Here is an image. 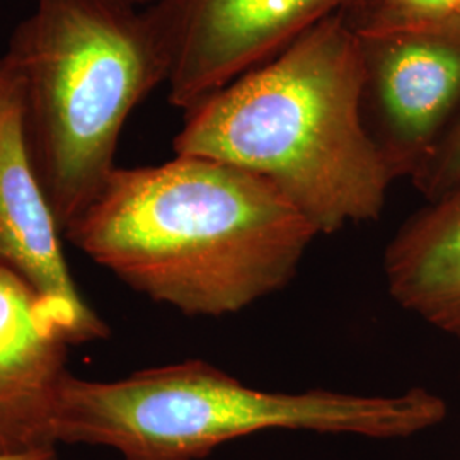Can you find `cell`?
<instances>
[{"label":"cell","mask_w":460,"mask_h":460,"mask_svg":"<svg viewBox=\"0 0 460 460\" xmlns=\"http://www.w3.org/2000/svg\"><path fill=\"white\" fill-rule=\"evenodd\" d=\"M0 460H60V457L57 454V447H45V448L22 452V454L0 456Z\"/></svg>","instance_id":"obj_12"},{"label":"cell","mask_w":460,"mask_h":460,"mask_svg":"<svg viewBox=\"0 0 460 460\" xmlns=\"http://www.w3.org/2000/svg\"><path fill=\"white\" fill-rule=\"evenodd\" d=\"M0 64L57 222L66 229L110 180L123 128L165 84L146 7L115 0H33Z\"/></svg>","instance_id":"obj_3"},{"label":"cell","mask_w":460,"mask_h":460,"mask_svg":"<svg viewBox=\"0 0 460 460\" xmlns=\"http://www.w3.org/2000/svg\"><path fill=\"white\" fill-rule=\"evenodd\" d=\"M321 235L270 182L207 157L116 167L66 232L133 290L191 317L241 313L296 279Z\"/></svg>","instance_id":"obj_1"},{"label":"cell","mask_w":460,"mask_h":460,"mask_svg":"<svg viewBox=\"0 0 460 460\" xmlns=\"http://www.w3.org/2000/svg\"><path fill=\"white\" fill-rule=\"evenodd\" d=\"M445 416L444 399L423 387L395 395L273 393L212 363L186 360L110 382L68 374L55 440L106 447L123 460H201L270 429L395 440L437 427Z\"/></svg>","instance_id":"obj_4"},{"label":"cell","mask_w":460,"mask_h":460,"mask_svg":"<svg viewBox=\"0 0 460 460\" xmlns=\"http://www.w3.org/2000/svg\"><path fill=\"white\" fill-rule=\"evenodd\" d=\"M362 91L360 36L336 14L184 111L174 152L270 182L319 234L372 222L394 178L365 125Z\"/></svg>","instance_id":"obj_2"},{"label":"cell","mask_w":460,"mask_h":460,"mask_svg":"<svg viewBox=\"0 0 460 460\" xmlns=\"http://www.w3.org/2000/svg\"><path fill=\"white\" fill-rule=\"evenodd\" d=\"M341 16L362 38L433 30L460 22V0H355Z\"/></svg>","instance_id":"obj_10"},{"label":"cell","mask_w":460,"mask_h":460,"mask_svg":"<svg viewBox=\"0 0 460 460\" xmlns=\"http://www.w3.org/2000/svg\"><path fill=\"white\" fill-rule=\"evenodd\" d=\"M410 180L427 201L438 199L459 188L460 110Z\"/></svg>","instance_id":"obj_11"},{"label":"cell","mask_w":460,"mask_h":460,"mask_svg":"<svg viewBox=\"0 0 460 460\" xmlns=\"http://www.w3.org/2000/svg\"><path fill=\"white\" fill-rule=\"evenodd\" d=\"M62 235L34 169L16 89L0 64V263L49 304L70 345L104 340L110 328L72 279Z\"/></svg>","instance_id":"obj_7"},{"label":"cell","mask_w":460,"mask_h":460,"mask_svg":"<svg viewBox=\"0 0 460 460\" xmlns=\"http://www.w3.org/2000/svg\"><path fill=\"white\" fill-rule=\"evenodd\" d=\"M115 2H119L123 5H130V7H137V9H144L150 4H154L155 0H115Z\"/></svg>","instance_id":"obj_13"},{"label":"cell","mask_w":460,"mask_h":460,"mask_svg":"<svg viewBox=\"0 0 460 460\" xmlns=\"http://www.w3.org/2000/svg\"><path fill=\"white\" fill-rule=\"evenodd\" d=\"M68 346L49 304L0 263V456L57 447Z\"/></svg>","instance_id":"obj_8"},{"label":"cell","mask_w":460,"mask_h":460,"mask_svg":"<svg viewBox=\"0 0 460 460\" xmlns=\"http://www.w3.org/2000/svg\"><path fill=\"white\" fill-rule=\"evenodd\" d=\"M355 0H155L146 7L182 111L268 64Z\"/></svg>","instance_id":"obj_5"},{"label":"cell","mask_w":460,"mask_h":460,"mask_svg":"<svg viewBox=\"0 0 460 460\" xmlns=\"http://www.w3.org/2000/svg\"><path fill=\"white\" fill-rule=\"evenodd\" d=\"M384 275L397 305L460 345V186L395 232Z\"/></svg>","instance_id":"obj_9"},{"label":"cell","mask_w":460,"mask_h":460,"mask_svg":"<svg viewBox=\"0 0 460 460\" xmlns=\"http://www.w3.org/2000/svg\"><path fill=\"white\" fill-rule=\"evenodd\" d=\"M360 41L365 125L394 181L411 178L460 110V22Z\"/></svg>","instance_id":"obj_6"}]
</instances>
